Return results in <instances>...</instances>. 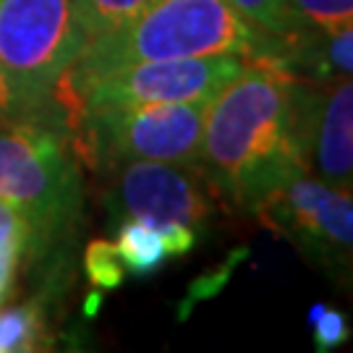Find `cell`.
<instances>
[{
  "label": "cell",
  "instance_id": "8992f818",
  "mask_svg": "<svg viewBox=\"0 0 353 353\" xmlns=\"http://www.w3.org/2000/svg\"><path fill=\"white\" fill-rule=\"evenodd\" d=\"M210 102L212 100L92 108L81 110L71 123L84 128L97 154L110 160L196 165Z\"/></svg>",
  "mask_w": 353,
  "mask_h": 353
},
{
  "label": "cell",
  "instance_id": "ac0fdd59",
  "mask_svg": "<svg viewBox=\"0 0 353 353\" xmlns=\"http://www.w3.org/2000/svg\"><path fill=\"white\" fill-rule=\"evenodd\" d=\"M312 325H314L316 351H332V348H338L348 341V322L335 309H322L312 319Z\"/></svg>",
  "mask_w": 353,
  "mask_h": 353
},
{
  "label": "cell",
  "instance_id": "e0dca14e",
  "mask_svg": "<svg viewBox=\"0 0 353 353\" xmlns=\"http://www.w3.org/2000/svg\"><path fill=\"white\" fill-rule=\"evenodd\" d=\"M3 241H19V243H24L26 249H34V246L42 243L37 225L21 210L0 202V243Z\"/></svg>",
  "mask_w": 353,
  "mask_h": 353
},
{
  "label": "cell",
  "instance_id": "9c48e42d",
  "mask_svg": "<svg viewBox=\"0 0 353 353\" xmlns=\"http://www.w3.org/2000/svg\"><path fill=\"white\" fill-rule=\"evenodd\" d=\"M299 137L306 173L341 191L353 181V87L335 76L327 87L299 79Z\"/></svg>",
  "mask_w": 353,
  "mask_h": 353
},
{
  "label": "cell",
  "instance_id": "ba28073f",
  "mask_svg": "<svg viewBox=\"0 0 353 353\" xmlns=\"http://www.w3.org/2000/svg\"><path fill=\"white\" fill-rule=\"evenodd\" d=\"M202 181L204 173L196 165L131 160L118 178L115 202L126 220L134 217L152 225L183 223L196 233L214 212Z\"/></svg>",
  "mask_w": 353,
  "mask_h": 353
},
{
  "label": "cell",
  "instance_id": "4fadbf2b",
  "mask_svg": "<svg viewBox=\"0 0 353 353\" xmlns=\"http://www.w3.org/2000/svg\"><path fill=\"white\" fill-rule=\"evenodd\" d=\"M154 3L157 0H71L76 21L87 34V42L123 29Z\"/></svg>",
  "mask_w": 353,
  "mask_h": 353
},
{
  "label": "cell",
  "instance_id": "277c9868",
  "mask_svg": "<svg viewBox=\"0 0 353 353\" xmlns=\"http://www.w3.org/2000/svg\"><path fill=\"white\" fill-rule=\"evenodd\" d=\"M256 220L338 283L351 280L353 199L309 173L288 178L252 207Z\"/></svg>",
  "mask_w": 353,
  "mask_h": 353
},
{
  "label": "cell",
  "instance_id": "6da1fadb",
  "mask_svg": "<svg viewBox=\"0 0 353 353\" xmlns=\"http://www.w3.org/2000/svg\"><path fill=\"white\" fill-rule=\"evenodd\" d=\"M196 168L217 196L249 212L280 183L306 173L299 76L275 61H246L207 108Z\"/></svg>",
  "mask_w": 353,
  "mask_h": 353
},
{
  "label": "cell",
  "instance_id": "9a60e30c",
  "mask_svg": "<svg viewBox=\"0 0 353 353\" xmlns=\"http://www.w3.org/2000/svg\"><path fill=\"white\" fill-rule=\"evenodd\" d=\"M225 3L270 34L290 37L299 32V24L290 13V0H225Z\"/></svg>",
  "mask_w": 353,
  "mask_h": 353
},
{
  "label": "cell",
  "instance_id": "5b68a950",
  "mask_svg": "<svg viewBox=\"0 0 353 353\" xmlns=\"http://www.w3.org/2000/svg\"><path fill=\"white\" fill-rule=\"evenodd\" d=\"M239 55H202L173 61H144L121 65L115 71L94 76L79 87L55 84L52 92L63 113L74 121L81 110L121 108V105H152V102L212 100L233 76L243 68Z\"/></svg>",
  "mask_w": 353,
  "mask_h": 353
},
{
  "label": "cell",
  "instance_id": "52a82bcc",
  "mask_svg": "<svg viewBox=\"0 0 353 353\" xmlns=\"http://www.w3.org/2000/svg\"><path fill=\"white\" fill-rule=\"evenodd\" d=\"M84 45L71 0H0V65L29 87L52 92Z\"/></svg>",
  "mask_w": 353,
  "mask_h": 353
},
{
  "label": "cell",
  "instance_id": "5bb4252c",
  "mask_svg": "<svg viewBox=\"0 0 353 353\" xmlns=\"http://www.w3.org/2000/svg\"><path fill=\"white\" fill-rule=\"evenodd\" d=\"M290 13L299 29L338 34L353 29V0H290Z\"/></svg>",
  "mask_w": 353,
  "mask_h": 353
},
{
  "label": "cell",
  "instance_id": "3957f363",
  "mask_svg": "<svg viewBox=\"0 0 353 353\" xmlns=\"http://www.w3.org/2000/svg\"><path fill=\"white\" fill-rule=\"evenodd\" d=\"M0 202L11 204L48 241L79 202L76 163L48 123H0Z\"/></svg>",
  "mask_w": 353,
  "mask_h": 353
},
{
  "label": "cell",
  "instance_id": "7c38bea8",
  "mask_svg": "<svg viewBox=\"0 0 353 353\" xmlns=\"http://www.w3.org/2000/svg\"><path fill=\"white\" fill-rule=\"evenodd\" d=\"M50 345L45 309L39 301L0 312V353L45 351Z\"/></svg>",
  "mask_w": 353,
  "mask_h": 353
},
{
  "label": "cell",
  "instance_id": "d6986e66",
  "mask_svg": "<svg viewBox=\"0 0 353 353\" xmlns=\"http://www.w3.org/2000/svg\"><path fill=\"white\" fill-rule=\"evenodd\" d=\"M24 252L26 246L19 243V241H3L0 243V306L11 296L16 270H19V262H21V254Z\"/></svg>",
  "mask_w": 353,
  "mask_h": 353
},
{
  "label": "cell",
  "instance_id": "7a4b0ae2",
  "mask_svg": "<svg viewBox=\"0 0 353 353\" xmlns=\"http://www.w3.org/2000/svg\"><path fill=\"white\" fill-rule=\"evenodd\" d=\"M285 39L252 24L225 0H157L123 29L89 39L55 84L79 87L121 65L202 55L265 58L278 63L285 52Z\"/></svg>",
  "mask_w": 353,
  "mask_h": 353
},
{
  "label": "cell",
  "instance_id": "8fae6325",
  "mask_svg": "<svg viewBox=\"0 0 353 353\" xmlns=\"http://www.w3.org/2000/svg\"><path fill=\"white\" fill-rule=\"evenodd\" d=\"M52 92L29 87L0 65V123H48L50 118L63 113Z\"/></svg>",
  "mask_w": 353,
  "mask_h": 353
},
{
  "label": "cell",
  "instance_id": "2e32d148",
  "mask_svg": "<svg viewBox=\"0 0 353 353\" xmlns=\"http://www.w3.org/2000/svg\"><path fill=\"white\" fill-rule=\"evenodd\" d=\"M87 272L89 280L102 288H115L123 280V265L115 254L110 241H92L87 246Z\"/></svg>",
  "mask_w": 353,
  "mask_h": 353
},
{
  "label": "cell",
  "instance_id": "30bf717a",
  "mask_svg": "<svg viewBox=\"0 0 353 353\" xmlns=\"http://www.w3.org/2000/svg\"><path fill=\"white\" fill-rule=\"evenodd\" d=\"M113 246L121 265L137 278L152 275L170 256L160 228L152 225V223H144V220H134V217L121 223L118 239H115Z\"/></svg>",
  "mask_w": 353,
  "mask_h": 353
}]
</instances>
